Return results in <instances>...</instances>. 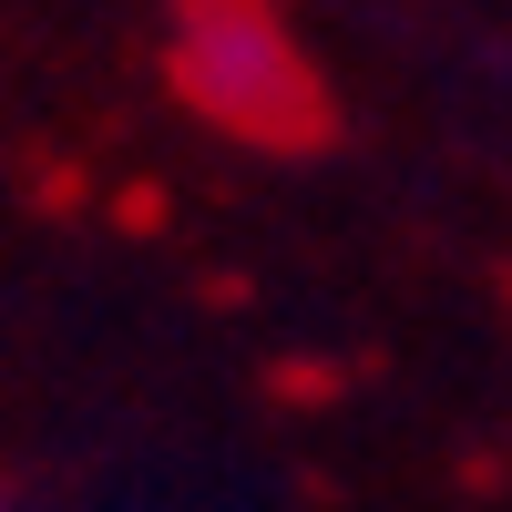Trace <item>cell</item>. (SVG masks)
<instances>
[{
    "label": "cell",
    "instance_id": "obj_1",
    "mask_svg": "<svg viewBox=\"0 0 512 512\" xmlns=\"http://www.w3.org/2000/svg\"><path fill=\"white\" fill-rule=\"evenodd\" d=\"M175 82L195 113L236 123V134H318V82L267 0H185L175 11Z\"/></svg>",
    "mask_w": 512,
    "mask_h": 512
}]
</instances>
